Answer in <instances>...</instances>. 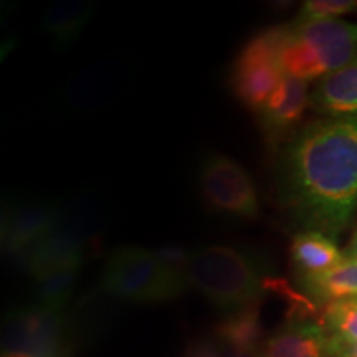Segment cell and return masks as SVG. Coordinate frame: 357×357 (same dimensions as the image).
Returning <instances> with one entry per match:
<instances>
[{
    "mask_svg": "<svg viewBox=\"0 0 357 357\" xmlns=\"http://www.w3.org/2000/svg\"><path fill=\"white\" fill-rule=\"evenodd\" d=\"M278 65L284 77L303 79V82H311L328 75L319 53L310 43L298 37L293 32L291 25L281 26Z\"/></svg>",
    "mask_w": 357,
    "mask_h": 357,
    "instance_id": "16",
    "label": "cell"
},
{
    "mask_svg": "<svg viewBox=\"0 0 357 357\" xmlns=\"http://www.w3.org/2000/svg\"><path fill=\"white\" fill-rule=\"evenodd\" d=\"M312 108L328 118L357 116V56L319 79L311 93Z\"/></svg>",
    "mask_w": 357,
    "mask_h": 357,
    "instance_id": "13",
    "label": "cell"
},
{
    "mask_svg": "<svg viewBox=\"0 0 357 357\" xmlns=\"http://www.w3.org/2000/svg\"><path fill=\"white\" fill-rule=\"evenodd\" d=\"M126 70L114 60H98L77 71L65 84L61 101L71 111L101 108L121 91Z\"/></svg>",
    "mask_w": 357,
    "mask_h": 357,
    "instance_id": "8",
    "label": "cell"
},
{
    "mask_svg": "<svg viewBox=\"0 0 357 357\" xmlns=\"http://www.w3.org/2000/svg\"><path fill=\"white\" fill-rule=\"evenodd\" d=\"M310 98L307 82L291 77L283 78L271 100L257 113L263 132L271 144L280 142L298 126Z\"/></svg>",
    "mask_w": 357,
    "mask_h": 357,
    "instance_id": "12",
    "label": "cell"
},
{
    "mask_svg": "<svg viewBox=\"0 0 357 357\" xmlns=\"http://www.w3.org/2000/svg\"><path fill=\"white\" fill-rule=\"evenodd\" d=\"M199 184L204 202L213 212L238 220L260 217V200L252 177L229 155L208 154L200 166Z\"/></svg>",
    "mask_w": 357,
    "mask_h": 357,
    "instance_id": "6",
    "label": "cell"
},
{
    "mask_svg": "<svg viewBox=\"0 0 357 357\" xmlns=\"http://www.w3.org/2000/svg\"><path fill=\"white\" fill-rule=\"evenodd\" d=\"M289 253L298 281L328 273L344 260L336 240L311 230H301L293 236Z\"/></svg>",
    "mask_w": 357,
    "mask_h": 357,
    "instance_id": "14",
    "label": "cell"
},
{
    "mask_svg": "<svg viewBox=\"0 0 357 357\" xmlns=\"http://www.w3.org/2000/svg\"><path fill=\"white\" fill-rule=\"evenodd\" d=\"M96 12V3L88 0H60L48 7L43 17L45 33L58 47H68L83 33Z\"/></svg>",
    "mask_w": 357,
    "mask_h": 357,
    "instance_id": "15",
    "label": "cell"
},
{
    "mask_svg": "<svg viewBox=\"0 0 357 357\" xmlns=\"http://www.w3.org/2000/svg\"><path fill=\"white\" fill-rule=\"evenodd\" d=\"M288 298L291 301L288 318L266 339L261 357H331L329 333L314 303L294 291Z\"/></svg>",
    "mask_w": 357,
    "mask_h": 357,
    "instance_id": "7",
    "label": "cell"
},
{
    "mask_svg": "<svg viewBox=\"0 0 357 357\" xmlns=\"http://www.w3.org/2000/svg\"><path fill=\"white\" fill-rule=\"evenodd\" d=\"M276 190L303 230L337 240L357 208V116L321 118L284 144Z\"/></svg>",
    "mask_w": 357,
    "mask_h": 357,
    "instance_id": "1",
    "label": "cell"
},
{
    "mask_svg": "<svg viewBox=\"0 0 357 357\" xmlns=\"http://www.w3.org/2000/svg\"><path fill=\"white\" fill-rule=\"evenodd\" d=\"M268 266L257 253L227 245L190 250L189 287L229 314L260 301L268 289Z\"/></svg>",
    "mask_w": 357,
    "mask_h": 357,
    "instance_id": "2",
    "label": "cell"
},
{
    "mask_svg": "<svg viewBox=\"0 0 357 357\" xmlns=\"http://www.w3.org/2000/svg\"><path fill=\"white\" fill-rule=\"evenodd\" d=\"M289 25L298 37L319 53L328 73L342 68L357 56V24L336 19Z\"/></svg>",
    "mask_w": 357,
    "mask_h": 357,
    "instance_id": "10",
    "label": "cell"
},
{
    "mask_svg": "<svg viewBox=\"0 0 357 357\" xmlns=\"http://www.w3.org/2000/svg\"><path fill=\"white\" fill-rule=\"evenodd\" d=\"M357 10V0H306L293 24H310V22L336 20L341 15Z\"/></svg>",
    "mask_w": 357,
    "mask_h": 357,
    "instance_id": "22",
    "label": "cell"
},
{
    "mask_svg": "<svg viewBox=\"0 0 357 357\" xmlns=\"http://www.w3.org/2000/svg\"><path fill=\"white\" fill-rule=\"evenodd\" d=\"M101 289L129 303L169 301L154 250L141 247H119L109 253L102 268Z\"/></svg>",
    "mask_w": 357,
    "mask_h": 357,
    "instance_id": "4",
    "label": "cell"
},
{
    "mask_svg": "<svg viewBox=\"0 0 357 357\" xmlns=\"http://www.w3.org/2000/svg\"><path fill=\"white\" fill-rule=\"evenodd\" d=\"M344 258H347V260L357 261V230H356V234L352 235L349 245H347V248L344 252Z\"/></svg>",
    "mask_w": 357,
    "mask_h": 357,
    "instance_id": "23",
    "label": "cell"
},
{
    "mask_svg": "<svg viewBox=\"0 0 357 357\" xmlns=\"http://www.w3.org/2000/svg\"><path fill=\"white\" fill-rule=\"evenodd\" d=\"M70 321L63 310L32 303L7 312L2 328V354L17 357H68Z\"/></svg>",
    "mask_w": 357,
    "mask_h": 357,
    "instance_id": "3",
    "label": "cell"
},
{
    "mask_svg": "<svg viewBox=\"0 0 357 357\" xmlns=\"http://www.w3.org/2000/svg\"><path fill=\"white\" fill-rule=\"evenodd\" d=\"M79 270L82 268H66L35 280L33 303L63 310L77 287Z\"/></svg>",
    "mask_w": 357,
    "mask_h": 357,
    "instance_id": "19",
    "label": "cell"
},
{
    "mask_svg": "<svg viewBox=\"0 0 357 357\" xmlns=\"http://www.w3.org/2000/svg\"><path fill=\"white\" fill-rule=\"evenodd\" d=\"M102 208L91 194L71 195L56 202V218L48 234L86 252L101 234Z\"/></svg>",
    "mask_w": 357,
    "mask_h": 357,
    "instance_id": "11",
    "label": "cell"
},
{
    "mask_svg": "<svg viewBox=\"0 0 357 357\" xmlns=\"http://www.w3.org/2000/svg\"><path fill=\"white\" fill-rule=\"evenodd\" d=\"M323 321L331 336L357 342V296L328 303L323 311Z\"/></svg>",
    "mask_w": 357,
    "mask_h": 357,
    "instance_id": "21",
    "label": "cell"
},
{
    "mask_svg": "<svg viewBox=\"0 0 357 357\" xmlns=\"http://www.w3.org/2000/svg\"><path fill=\"white\" fill-rule=\"evenodd\" d=\"M154 253L162 271L169 301L176 300L187 288H190L189 275H187L190 250L178 247V245H164V247L155 248Z\"/></svg>",
    "mask_w": 357,
    "mask_h": 357,
    "instance_id": "20",
    "label": "cell"
},
{
    "mask_svg": "<svg viewBox=\"0 0 357 357\" xmlns=\"http://www.w3.org/2000/svg\"><path fill=\"white\" fill-rule=\"evenodd\" d=\"M305 296L312 303H331L347 296H357V261L344 258L328 273L298 281Z\"/></svg>",
    "mask_w": 357,
    "mask_h": 357,
    "instance_id": "18",
    "label": "cell"
},
{
    "mask_svg": "<svg viewBox=\"0 0 357 357\" xmlns=\"http://www.w3.org/2000/svg\"><path fill=\"white\" fill-rule=\"evenodd\" d=\"M56 218V202L8 205L2 218V247L17 258L29 252L50 231Z\"/></svg>",
    "mask_w": 357,
    "mask_h": 357,
    "instance_id": "9",
    "label": "cell"
},
{
    "mask_svg": "<svg viewBox=\"0 0 357 357\" xmlns=\"http://www.w3.org/2000/svg\"><path fill=\"white\" fill-rule=\"evenodd\" d=\"M217 341L227 349L261 351L266 339H263L260 305L229 312L217 326Z\"/></svg>",
    "mask_w": 357,
    "mask_h": 357,
    "instance_id": "17",
    "label": "cell"
},
{
    "mask_svg": "<svg viewBox=\"0 0 357 357\" xmlns=\"http://www.w3.org/2000/svg\"><path fill=\"white\" fill-rule=\"evenodd\" d=\"M281 26L258 33L242 48L231 68V89L250 109L258 113L283 82L278 65Z\"/></svg>",
    "mask_w": 357,
    "mask_h": 357,
    "instance_id": "5",
    "label": "cell"
}]
</instances>
